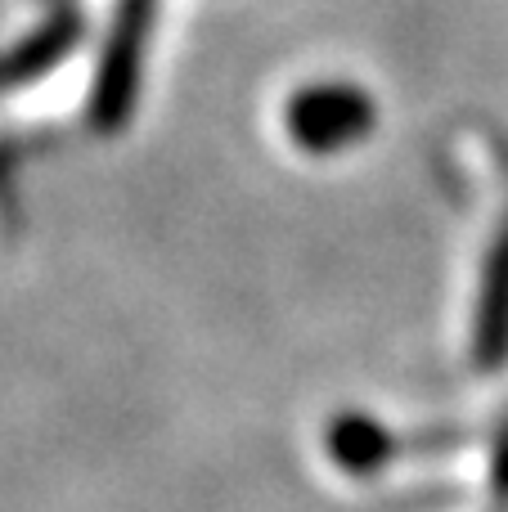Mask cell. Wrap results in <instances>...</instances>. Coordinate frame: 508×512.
<instances>
[{
	"instance_id": "cell-1",
	"label": "cell",
	"mask_w": 508,
	"mask_h": 512,
	"mask_svg": "<svg viewBox=\"0 0 508 512\" xmlns=\"http://www.w3.org/2000/svg\"><path fill=\"white\" fill-rule=\"evenodd\" d=\"M288 126L302 144L311 149H333V144H347L351 135H360L369 126V104L347 86H324V90H306L293 99V113Z\"/></svg>"
}]
</instances>
